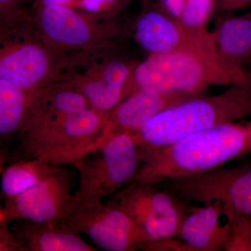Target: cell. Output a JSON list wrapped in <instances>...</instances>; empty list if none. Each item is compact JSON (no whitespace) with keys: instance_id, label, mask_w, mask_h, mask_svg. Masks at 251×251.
Listing matches in <instances>:
<instances>
[{"instance_id":"obj_1","label":"cell","mask_w":251,"mask_h":251,"mask_svg":"<svg viewBox=\"0 0 251 251\" xmlns=\"http://www.w3.org/2000/svg\"><path fill=\"white\" fill-rule=\"evenodd\" d=\"M251 153V122L223 124L163 148L143 150L134 181L157 184L211 171Z\"/></svg>"},{"instance_id":"obj_2","label":"cell","mask_w":251,"mask_h":251,"mask_svg":"<svg viewBox=\"0 0 251 251\" xmlns=\"http://www.w3.org/2000/svg\"><path fill=\"white\" fill-rule=\"evenodd\" d=\"M251 116V72L222 93L193 97L158 112L134 133L143 150L163 148L193 133Z\"/></svg>"},{"instance_id":"obj_3","label":"cell","mask_w":251,"mask_h":251,"mask_svg":"<svg viewBox=\"0 0 251 251\" xmlns=\"http://www.w3.org/2000/svg\"><path fill=\"white\" fill-rule=\"evenodd\" d=\"M240 81L221 64L213 36L190 49L150 54L135 66L128 95L136 89L151 87L165 93L195 97L209 86L231 85Z\"/></svg>"},{"instance_id":"obj_4","label":"cell","mask_w":251,"mask_h":251,"mask_svg":"<svg viewBox=\"0 0 251 251\" xmlns=\"http://www.w3.org/2000/svg\"><path fill=\"white\" fill-rule=\"evenodd\" d=\"M143 157V149L134 133L117 131L107 135L75 166L80 181L73 194L69 213L103 201L134 181Z\"/></svg>"},{"instance_id":"obj_5","label":"cell","mask_w":251,"mask_h":251,"mask_svg":"<svg viewBox=\"0 0 251 251\" xmlns=\"http://www.w3.org/2000/svg\"><path fill=\"white\" fill-rule=\"evenodd\" d=\"M30 17L0 23V80L28 92L50 87L65 66L59 50L38 34Z\"/></svg>"},{"instance_id":"obj_6","label":"cell","mask_w":251,"mask_h":251,"mask_svg":"<svg viewBox=\"0 0 251 251\" xmlns=\"http://www.w3.org/2000/svg\"><path fill=\"white\" fill-rule=\"evenodd\" d=\"M108 114L89 108L57 119L44 128L18 138L23 158L55 166H74L103 141Z\"/></svg>"},{"instance_id":"obj_7","label":"cell","mask_w":251,"mask_h":251,"mask_svg":"<svg viewBox=\"0 0 251 251\" xmlns=\"http://www.w3.org/2000/svg\"><path fill=\"white\" fill-rule=\"evenodd\" d=\"M60 222L77 233L85 234L105 251H135L150 242L129 214L112 202L80 206Z\"/></svg>"},{"instance_id":"obj_8","label":"cell","mask_w":251,"mask_h":251,"mask_svg":"<svg viewBox=\"0 0 251 251\" xmlns=\"http://www.w3.org/2000/svg\"><path fill=\"white\" fill-rule=\"evenodd\" d=\"M167 183L176 198L203 204L218 202L226 209L251 217V164L220 167Z\"/></svg>"},{"instance_id":"obj_9","label":"cell","mask_w":251,"mask_h":251,"mask_svg":"<svg viewBox=\"0 0 251 251\" xmlns=\"http://www.w3.org/2000/svg\"><path fill=\"white\" fill-rule=\"evenodd\" d=\"M176 198L153 184L133 181L115 193L112 202L129 214L151 242L178 237L186 213Z\"/></svg>"},{"instance_id":"obj_10","label":"cell","mask_w":251,"mask_h":251,"mask_svg":"<svg viewBox=\"0 0 251 251\" xmlns=\"http://www.w3.org/2000/svg\"><path fill=\"white\" fill-rule=\"evenodd\" d=\"M72 183L71 172L64 167L55 166L33 187L5 199L3 209L6 221L60 222L70 211Z\"/></svg>"},{"instance_id":"obj_11","label":"cell","mask_w":251,"mask_h":251,"mask_svg":"<svg viewBox=\"0 0 251 251\" xmlns=\"http://www.w3.org/2000/svg\"><path fill=\"white\" fill-rule=\"evenodd\" d=\"M135 66L122 57H108L64 85L80 92L90 108L108 114L128 95Z\"/></svg>"},{"instance_id":"obj_12","label":"cell","mask_w":251,"mask_h":251,"mask_svg":"<svg viewBox=\"0 0 251 251\" xmlns=\"http://www.w3.org/2000/svg\"><path fill=\"white\" fill-rule=\"evenodd\" d=\"M212 36L206 29H188L177 18L158 7L145 10L135 25L137 42L149 55L190 49L211 39Z\"/></svg>"},{"instance_id":"obj_13","label":"cell","mask_w":251,"mask_h":251,"mask_svg":"<svg viewBox=\"0 0 251 251\" xmlns=\"http://www.w3.org/2000/svg\"><path fill=\"white\" fill-rule=\"evenodd\" d=\"M32 10L31 21L36 24L38 34L55 49H83L102 37L92 18L75 8L46 6Z\"/></svg>"},{"instance_id":"obj_14","label":"cell","mask_w":251,"mask_h":251,"mask_svg":"<svg viewBox=\"0 0 251 251\" xmlns=\"http://www.w3.org/2000/svg\"><path fill=\"white\" fill-rule=\"evenodd\" d=\"M191 98L151 87L136 89L108 114L104 138L114 132L135 133L158 112Z\"/></svg>"},{"instance_id":"obj_15","label":"cell","mask_w":251,"mask_h":251,"mask_svg":"<svg viewBox=\"0 0 251 251\" xmlns=\"http://www.w3.org/2000/svg\"><path fill=\"white\" fill-rule=\"evenodd\" d=\"M221 64L239 80L251 72V11L220 18L213 33Z\"/></svg>"},{"instance_id":"obj_16","label":"cell","mask_w":251,"mask_h":251,"mask_svg":"<svg viewBox=\"0 0 251 251\" xmlns=\"http://www.w3.org/2000/svg\"><path fill=\"white\" fill-rule=\"evenodd\" d=\"M224 214V208L218 202L196 208L185 216L178 237L196 251L224 250L230 227L227 221L221 224Z\"/></svg>"},{"instance_id":"obj_17","label":"cell","mask_w":251,"mask_h":251,"mask_svg":"<svg viewBox=\"0 0 251 251\" xmlns=\"http://www.w3.org/2000/svg\"><path fill=\"white\" fill-rule=\"evenodd\" d=\"M12 232L26 251H96L80 234L61 222L17 221Z\"/></svg>"},{"instance_id":"obj_18","label":"cell","mask_w":251,"mask_h":251,"mask_svg":"<svg viewBox=\"0 0 251 251\" xmlns=\"http://www.w3.org/2000/svg\"><path fill=\"white\" fill-rule=\"evenodd\" d=\"M46 89L28 92L0 80V143L18 138Z\"/></svg>"},{"instance_id":"obj_19","label":"cell","mask_w":251,"mask_h":251,"mask_svg":"<svg viewBox=\"0 0 251 251\" xmlns=\"http://www.w3.org/2000/svg\"><path fill=\"white\" fill-rule=\"evenodd\" d=\"M55 166L36 158H23L3 171L1 191L4 199L27 191L47 176Z\"/></svg>"},{"instance_id":"obj_20","label":"cell","mask_w":251,"mask_h":251,"mask_svg":"<svg viewBox=\"0 0 251 251\" xmlns=\"http://www.w3.org/2000/svg\"><path fill=\"white\" fill-rule=\"evenodd\" d=\"M224 213L230 227L228 242L224 250L251 251V217L226 208Z\"/></svg>"},{"instance_id":"obj_21","label":"cell","mask_w":251,"mask_h":251,"mask_svg":"<svg viewBox=\"0 0 251 251\" xmlns=\"http://www.w3.org/2000/svg\"><path fill=\"white\" fill-rule=\"evenodd\" d=\"M215 9L216 0H185L176 18L188 29L202 30Z\"/></svg>"},{"instance_id":"obj_22","label":"cell","mask_w":251,"mask_h":251,"mask_svg":"<svg viewBox=\"0 0 251 251\" xmlns=\"http://www.w3.org/2000/svg\"><path fill=\"white\" fill-rule=\"evenodd\" d=\"M130 0H80L79 9L90 14H112L126 7Z\"/></svg>"},{"instance_id":"obj_23","label":"cell","mask_w":251,"mask_h":251,"mask_svg":"<svg viewBox=\"0 0 251 251\" xmlns=\"http://www.w3.org/2000/svg\"><path fill=\"white\" fill-rule=\"evenodd\" d=\"M27 0H0V23H11L29 17L25 10Z\"/></svg>"},{"instance_id":"obj_24","label":"cell","mask_w":251,"mask_h":251,"mask_svg":"<svg viewBox=\"0 0 251 251\" xmlns=\"http://www.w3.org/2000/svg\"><path fill=\"white\" fill-rule=\"evenodd\" d=\"M9 222H0V251H26L8 226Z\"/></svg>"},{"instance_id":"obj_25","label":"cell","mask_w":251,"mask_h":251,"mask_svg":"<svg viewBox=\"0 0 251 251\" xmlns=\"http://www.w3.org/2000/svg\"><path fill=\"white\" fill-rule=\"evenodd\" d=\"M143 250L196 251L184 241L180 242L175 239L174 237L149 242L143 247Z\"/></svg>"},{"instance_id":"obj_26","label":"cell","mask_w":251,"mask_h":251,"mask_svg":"<svg viewBox=\"0 0 251 251\" xmlns=\"http://www.w3.org/2000/svg\"><path fill=\"white\" fill-rule=\"evenodd\" d=\"M251 6V0H216V8L226 14L246 9Z\"/></svg>"},{"instance_id":"obj_27","label":"cell","mask_w":251,"mask_h":251,"mask_svg":"<svg viewBox=\"0 0 251 251\" xmlns=\"http://www.w3.org/2000/svg\"><path fill=\"white\" fill-rule=\"evenodd\" d=\"M80 0H34L32 8L46 6H66L75 8Z\"/></svg>"},{"instance_id":"obj_28","label":"cell","mask_w":251,"mask_h":251,"mask_svg":"<svg viewBox=\"0 0 251 251\" xmlns=\"http://www.w3.org/2000/svg\"><path fill=\"white\" fill-rule=\"evenodd\" d=\"M185 0H161L164 9L169 14L177 18L179 16Z\"/></svg>"},{"instance_id":"obj_29","label":"cell","mask_w":251,"mask_h":251,"mask_svg":"<svg viewBox=\"0 0 251 251\" xmlns=\"http://www.w3.org/2000/svg\"><path fill=\"white\" fill-rule=\"evenodd\" d=\"M6 161H7V156L6 153L2 150H0V171L2 170L3 165L6 163Z\"/></svg>"},{"instance_id":"obj_30","label":"cell","mask_w":251,"mask_h":251,"mask_svg":"<svg viewBox=\"0 0 251 251\" xmlns=\"http://www.w3.org/2000/svg\"><path fill=\"white\" fill-rule=\"evenodd\" d=\"M6 221V216H5L4 209L2 206L0 205V222Z\"/></svg>"},{"instance_id":"obj_31","label":"cell","mask_w":251,"mask_h":251,"mask_svg":"<svg viewBox=\"0 0 251 251\" xmlns=\"http://www.w3.org/2000/svg\"><path fill=\"white\" fill-rule=\"evenodd\" d=\"M143 1L145 4H147L149 2V0H143Z\"/></svg>"}]
</instances>
